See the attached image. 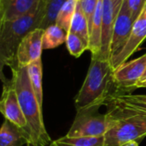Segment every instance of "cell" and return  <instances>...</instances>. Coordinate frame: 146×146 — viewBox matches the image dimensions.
Segmentation results:
<instances>
[{"label":"cell","instance_id":"obj_16","mask_svg":"<svg viewBox=\"0 0 146 146\" xmlns=\"http://www.w3.org/2000/svg\"><path fill=\"white\" fill-rule=\"evenodd\" d=\"M43 35V49L50 50L58 47L63 43H66L68 33L56 24H53L44 29Z\"/></svg>","mask_w":146,"mask_h":146},{"label":"cell","instance_id":"obj_23","mask_svg":"<svg viewBox=\"0 0 146 146\" xmlns=\"http://www.w3.org/2000/svg\"><path fill=\"white\" fill-rule=\"evenodd\" d=\"M79 2H80V7L82 9V11L88 21L89 29H91L92 18H93L98 0H80Z\"/></svg>","mask_w":146,"mask_h":146},{"label":"cell","instance_id":"obj_31","mask_svg":"<svg viewBox=\"0 0 146 146\" xmlns=\"http://www.w3.org/2000/svg\"><path fill=\"white\" fill-rule=\"evenodd\" d=\"M27 146H35L34 145H33V144H27Z\"/></svg>","mask_w":146,"mask_h":146},{"label":"cell","instance_id":"obj_29","mask_svg":"<svg viewBox=\"0 0 146 146\" xmlns=\"http://www.w3.org/2000/svg\"><path fill=\"white\" fill-rule=\"evenodd\" d=\"M145 81H146V69L145 71V73H144V74H143V76H142V78H141V80H140V81H139V83H142V82H145Z\"/></svg>","mask_w":146,"mask_h":146},{"label":"cell","instance_id":"obj_10","mask_svg":"<svg viewBox=\"0 0 146 146\" xmlns=\"http://www.w3.org/2000/svg\"><path fill=\"white\" fill-rule=\"evenodd\" d=\"M146 38V4L139 17L134 21L130 38L122 51L110 61L112 68L116 69L120 65L126 62L127 59L138 50L139 45Z\"/></svg>","mask_w":146,"mask_h":146},{"label":"cell","instance_id":"obj_2","mask_svg":"<svg viewBox=\"0 0 146 146\" xmlns=\"http://www.w3.org/2000/svg\"><path fill=\"white\" fill-rule=\"evenodd\" d=\"M11 81L15 89L21 110L28 123L33 145L50 146L51 139L45 128L42 106L32 87L27 67H17L11 70Z\"/></svg>","mask_w":146,"mask_h":146},{"label":"cell","instance_id":"obj_5","mask_svg":"<svg viewBox=\"0 0 146 146\" xmlns=\"http://www.w3.org/2000/svg\"><path fill=\"white\" fill-rule=\"evenodd\" d=\"M99 108L92 107L77 111L66 136L69 138L104 136L108 127V117L106 114L98 112Z\"/></svg>","mask_w":146,"mask_h":146},{"label":"cell","instance_id":"obj_30","mask_svg":"<svg viewBox=\"0 0 146 146\" xmlns=\"http://www.w3.org/2000/svg\"><path fill=\"white\" fill-rule=\"evenodd\" d=\"M50 146H57V145H56V144L54 143V141H52V143H51V144L50 145Z\"/></svg>","mask_w":146,"mask_h":146},{"label":"cell","instance_id":"obj_21","mask_svg":"<svg viewBox=\"0 0 146 146\" xmlns=\"http://www.w3.org/2000/svg\"><path fill=\"white\" fill-rule=\"evenodd\" d=\"M110 101H112L115 104L134 113L146 115V103H143L133 98L130 94H122L120 96H116L112 98Z\"/></svg>","mask_w":146,"mask_h":146},{"label":"cell","instance_id":"obj_28","mask_svg":"<svg viewBox=\"0 0 146 146\" xmlns=\"http://www.w3.org/2000/svg\"><path fill=\"white\" fill-rule=\"evenodd\" d=\"M137 88H146V81L142 82V83H139L137 86Z\"/></svg>","mask_w":146,"mask_h":146},{"label":"cell","instance_id":"obj_12","mask_svg":"<svg viewBox=\"0 0 146 146\" xmlns=\"http://www.w3.org/2000/svg\"><path fill=\"white\" fill-rule=\"evenodd\" d=\"M41 0H0V21H14L34 12Z\"/></svg>","mask_w":146,"mask_h":146},{"label":"cell","instance_id":"obj_14","mask_svg":"<svg viewBox=\"0 0 146 146\" xmlns=\"http://www.w3.org/2000/svg\"><path fill=\"white\" fill-rule=\"evenodd\" d=\"M103 10H104V0H98L92 18L91 29H90L89 50L92 53V57H97L99 55L101 50Z\"/></svg>","mask_w":146,"mask_h":146},{"label":"cell","instance_id":"obj_32","mask_svg":"<svg viewBox=\"0 0 146 146\" xmlns=\"http://www.w3.org/2000/svg\"><path fill=\"white\" fill-rule=\"evenodd\" d=\"M78 1H80V0H78Z\"/></svg>","mask_w":146,"mask_h":146},{"label":"cell","instance_id":"obj_27","mask_svg":"<svg viewBox=\"0 0 146 146\" xmlns=\"http://www.w3.org/2000/svg\"><path fill=\"white\" fill-rule=\"evenodd\" d=\"M122 146H139V143L137 141H131V142H128V143L123 145Z\"/></svg>","mask_w":146,"mask_h":146},{"label":"cell","instance_id":"obj_18","mask_svg":"<svg viewBox=\"0 0 146 146\" xmlns=\"http://www.w3.org/2000/svg\"><path fill=\"white\" fill-rule=\"evenodd\" d=\"M68 0H43L44 18L40 28L45 29L48 27L56 24L57 15Z\"/></svg>","mask_w":146,"mask_h":146},{"label":"cell","instance_id":"obj_17","mask_svg":"<svg viewBox=\"0 0 146 146\" xmlns=\"http://www.w3.org/2000/svg\"><path fill=\"white\" fill-rule=\"evenodd\" d=\"M70 33H75L83 38L88 44L90 42V29L86 17L85 16L82 9L80 7V2L78 1L76 11L74 13V18L70 25Z\"/></svg>","mask_w":146,"mask_h":146},{"label":"cell","instance_id":"obj_15","mask_svg":"<svg viewBox=\"0 0 146 146\" xmlns=\"http://www.w3.org/2000/svg\"><path fill=\"white\" fill-rule=\"evenodd\" d=\"M27 71L33 92L41 106H43V68L41 58L27 66Z\"/></svg>","mask_w":146,"mask_h":146},{"label":"cell","instance_id":"obj_7","mask_svg":"<svg viewBox=\"0 0 146 146\" xmlns=\"http://www.w3.org/2000/svg\"><path fill=\"white\" fill-rule=\"evenodd\" d=\"M145 69L146 54L126 62L115 69L114 79L117 92H119L117 96L125 94L124 92L126 94H130L132 91L136 89Z\"/></svg>","mask_w":146,"mask_h":146},{"label":"cell","instance_id":"obj_20","mask_svg":"<svg viewBox=\"0 0 146 146\" xmlns=\"http://www.w3.org/2000/svg\"><path fill=\"white\" fill-rule=\"evenodd\" d=\"M77 3L78 0H68L57 15L56 24L67 33L69 32L70 25L76 11Z\"/></svg>","mask_w":146,"mask_h":146},{"label":"cell","instance_id":"obj_33","mask_svg":"<svg viewBox=\"0 0 146 146\" xmlns=\"http://www.w3.org/2000/svg\"></svg>","mask_w":146,"mask_h":146},{"label":"cell","instance_id":"obj_22","mask_svg":"<svg viewBox=\"0 0 146 146\" xmlns=\"http://www.w3.org/2000/svg\"><path fill=\"white\" fill-rule=\"evenodd\" d=\"M66 45L70 55L76 58L80 57L86 50H89V44L83 38L70 32L67 35Z\"/></svg>","mask_w":146,"mask_h":146},{"label":"cell","instance_id":"obj_3","mask_svg":"<svg viewBox=\"0 0 146 146\" xmlns=\"http://www.w3.org/2000/svg\"><path fill=\"white\" fill-rule=\"evenodd\" d=\"M44 18V3L32 14L14 21H0V62L11 70L18 67L17 50L22 39L32 31L40 28Z\"/></svg>","mask_w":146,"mask_h":146},{"label":"cell","instance_id":"obj_26","mask_svg":"<svg viewBox=\"0 0 146 146\" xmlns=\"http://www.w3.org/2000/svg\"><path fill=\"white\" fill-rule=\"evenodd\" d=\"M130 96L138 100V101H140V102H143V103H146V95H132L130 94Z\"/></svg>","mask_w":146,"mask_h":146},{"label":"cell","instance_id":"obj_13","mask_svg":"<svg viewBox=\"0 0 146 146\" xmlns=\"http://www.w3.org/2000/svg\"><path fill=\"white\" fill-rule=\"evenodd\" d=\"M33 144L31 139L19 127L4 120L0 129V146H22Z\"/></svg>","mask_w":146,"mask_h":146},{"label":"cell","instance_id":"obj_19","mask_svg":"<svg viewBox=\"0 0 146 146\" xmlns=\"http://www.w3.org/2000/svg\"><path fill=\"white\" fill-rule=\"evenodd\" d=\"M57 146H105L104 137L69 138L66 135L54 141Z\"/></svg>","mask_w":146,"mask_h":146},{"label":"cell","instance_id":"obj_11","mask_svg":"<svg viewBox=\"0 0 146 146\" xmlns=\"http://www.w3.org/2000/svg\"><path fill=\"white\" fill-rule=\"evenodd\" d=\"M115 21L114 5L112 0H104L103 10V25H102V38H101V50L97 57L102 60L110 62V44L114 25Z\"/></svg>","mask_w":146,"mask_h":146},{"label":"cell","instance_id":"obj_8","mask_svg":"<svg viewBox=\"0 0 146 146\" xmlns=\"http://www.w3.org/2000/svg\"><path fill=\"white\" fill-rule=\"evenodd\" d=\"M134 21L126 0L115 18L110 44V61L117 56L127 45L133 29Z\"/></svg>","mask_w":146,"mask_h":146},{"label":"cell","instance_id":"obj_25","mask_svg":"<svg viewBox=\"0 0 146 146\" xmlns=\"http://www.w3.org/2000/svg\"><path fill=\"white\" fill-rule=\"evenodd\" d=\"M113 2V5H114V10H115V18L122 6V3L124 2V0H112Z\"/></svg>","mask_w":146,"mask_h":146},{"label":"cell","instance_id":"obj_9","mask_svg":"<svg viewBox=\"0 0 146 146\" xmlns=\"http://www.w3.org/2000/svg\"><path fill=\"white\" fill-rule=\"evenodd\" d=\"M44 30L37 28L30 32L21 42L17 50V63L19 67H27L41 58L43 49V35Z\"/></svg>","mask_w":146,"mask_h":146},{"label":"cell","instance_id":"obj_6","mask_svg":"<svg viewBox=\"0 0 146 146\" xmlns=\"http://www.w3.org/2000/svg\"><path fill=\"white\" fill-rule=\"evenodd\" d=\"M2 80L3 93L0 101V112L4 116L5 120H8L15 126L21 129L33 142L28 123L20 106L17 94L11 80L4 79V77L2 76Z\"/></svg>","mask_w":146,"mask_h":146},{"label":"cell","instance_id":"obj_4","mask_svg":"<svg viewBox=\"0 0 146 146\" xmlns=\"http://www.w3.org/2000/svg\"><path fill=\"white\" fill-rule=\"evenodd\" d=\"M107 112L108 127L104 134L105 146H122L131 142L140 143L146 136V115L134 113L112 101Z\"/></svg>","mask_w":146,"mask_h":146},{"label":"cell","instance_id":"obj_1","mask_svg":"<svg viewBox=\"0 0 146 146\" xmlns=\"http://www.w3.org/2000/svg\"><path fill=\"white\" fill-rule=\"evenodd\" d=\"M114 71L110 61L92 58L84 83L74 98L76 111L92 107H101L114 97V93L111 92L112 89L117 90Z\"/></svg>","mask_w":146,"mask_h":146},{"label":"cell","instance_id":"obj_24","mask_svg":"<svg viewBox=\"0 0 146 146\" xmlns=\"http://www.w3.org/2000/svg\"><path fill=\"white\" fill-rule=\"evenodd\" d=\"M126 2L131 12L133 20L135 21L144 9L146 4V0H126Z\"/></svg>","mask_w":146,"mask_h":146}]
</instances>
